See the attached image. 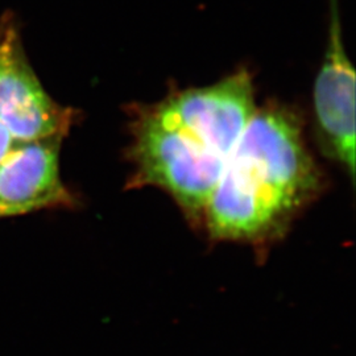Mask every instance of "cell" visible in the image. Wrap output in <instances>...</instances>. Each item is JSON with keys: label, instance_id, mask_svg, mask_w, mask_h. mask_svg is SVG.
Segmentation results:
<instances>
[{"label": "cell", "instance_id": "1", "mask_svg": "<svg viewBox=\"0 0 356 356\" xmlns=\"http://www.w3.org/2000/svg\"><path fill=\"white\" fill-rule=\"evenodd\" d=\"M254 111V86L245 70L141 108L132 123L129 186L163 189L191 220L201 222Z\"/></svg>", "mask_w": 356, "mask_h": 356}, {"label": "cell", "instance_id": "2", "mask_svg": "<svg viewBox=\"0 0 356 356\" xmlns=\"http://www.w3.org/2000/svg\"><path fill=\"white\" fill-rule=\"evenodd\" d=\"M322 178L292 110L254 111L204 207L216 241L266 244L286 231L321 191Z\"/></svg>", "mask_w": 356, "mask_h": 356}, {"label": "cell", "instance_id": "3", "mask_svg": "<svg viewBox=\"0 0 356 356\" xmlns=\"http://www.w3.org/2000/svg\"><path fill=\"white\" fill-rule=\"evenodd\" d=\"M73 114L53 102L26 63L13 28L0 31V122L17 143L64 138Z\"/></svg>", "mask_w": 356, "mask_h": 356}, {"label": "cell", "instance_id": "4", "mask_svg": "<svg viewBox=\"0 0 356 356\" xmlns=\"http://www.w3.org/2000/svg\"><path fill=\"white\" fill-rule=\"evenodd\" d=\"M314 110L323 152L355 173V72L344 51L337 0H331L330 38L314 86Z\"/></svg>", "mask_w": 356, "mask_h": 356}, {"label": "cell", "instance_id": "5", "mask_svg": "<svg viewBox=\"0 0 356 356\" xmlns=\"http://www.w3.org/2000/svg\"><path fill=\"white\" fill-rule=\"evenodd\" d=\"M61 140L51 138L19 143L0 163V216L73 204L60 177Z\"/></svg>", "mask_w": 356, "mask_h": 356}, {"label": "cell", "instance_id": "6", "mask_svg": "<svg viewBox=\"0 0 356 356\" xmlns=\"http://www.w3.org/2000/svg\"><path fill=\"white\" fill-rule=\"evenodd\" d=\"M16 143L10 131L0 122V163L11 153L16 147Z\"/></svg>", "mask_w": 356, "mask_h": 356}]
</instances>
